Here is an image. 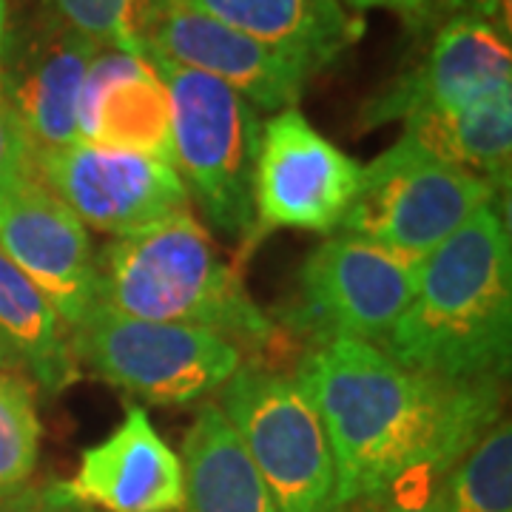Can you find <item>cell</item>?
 <instances>
[{
    "instance_id": "1",
    "label": "cell",
    "mask_w": 512,
    "mask_h": 512,
    "mask_svg": "<svg viewBox=\"0 0 512 512\" xmlns=\"http://www.w3.org/2000/svg\"><path fill=\"white\" fill-rule=\"evenodd\" d=\"M296 376L328 430L339 512L416 478H444L504 402V382H441L356 339L308 348Z\"/></svg>"
},
{
    "instance_id": "2",
    "label": "cell",
    "mask_w": 512,
    "mask_h": 512,
    "mask_svg": "<svg viewBox=\"0 0 512 512\" xmlns=\"http://www.w3.org/2000/svg\"><path fill=\"white\" fill-rule=\"evenodd\" d=\"M379 348L441 382H504L512 356V245L484 205L419 262L416 293Z\"/></svg>"
},
{
    "instance_id": "3",
    "label": "cell",
    "mask_w": 512,
    "mask_h": 512,
    "mask_svg": "<svg viewBox=\"0 0 512 512\" xmlns=\"http://www.w3.org/2000/svg\"><path fill=\"white\" fill-rule=\"evenodd\" d=\"M94 302L134 319L211 330L254 353L282 342V330L256 305L239 268L188 208L94 254Z\"/></svg>"
},
{
    "instance_id": "4",
    "label": "cell",
    "mask_w": 512,
    "mask_h": 512,
    "mask_svg": "<svg viewBox=\"0 0 512 512\" xmlns=\"http://www.w3.org/2000/svg\"><path fill=\"white\" fill-rule=\"evenodd\" d=\"M163 80L171 100L174 168L208 225L225 239L251 237L254 174L262 120L245 97L211 74L137 52Z\"/></svg>"
},
{
    "instance_id": "5",
    "label": "cell",
    "mask_w": 512,
    "mask_h": 512,
    "mask_svg": "<svg viewBox=\"0 0 512 512\" xmlns=\"http://www.w3.org/2000/svg\"><path fill=\"white\" fill-rule=\"evenodd\" d=\"M217 407L242 441L279 512H339L328 430L296 373L242 365Z\"/></svg>"
},
{
    "instance_id": "6",
    "label": "cell",
    "mask_w": 512,
    "mask_h": 512,
    "mask_svg": "<svg viewBox=\"0 0 512 512\" xmlns=\"http://www.w3.org/2000/svg\"><path fill=\"white\" fill-rule=\"evenodd\" d=\"M77 365L148 404H191L217 393L245 350L220 333L134 319L94 302L69 330Z\"/></svg>"
},
{
    "instance_id": "7",
    "label": "cell",
    "mask_w": 512,
    "mask_h": 512,
    "mask_svg": "<svg viewBox=\"0 0 512 512\" xmlns=\"http://www.w3.org/2000/svg\"><path fill=\"white\" fill-rule=\"evenodd\" d=\"M498 194L501 188L490 180L441 163L402 137L365 165L339 234L367 239L419 262L484 205L498 200Z\"/></svg>"
},
{
    "instance_id": "8",
    "label": "cell",
    "mask_w": 512,
    "mask_h": 512,
    "mask_svg": "<svg viewBox=\"0 0 512 512\" xmlns=\"http://www.w3.org/2000/svg\"><path fill=\"white\" fill-rule=\"evenodd\" d=\"M419 262L367 239L336 234L302 262L291 299L271 319L311 348L336 339L379 348L416 293Z\"/></svg>"
},
{
    "instance_id": "9",
    "label": "cell",
    "mask_w": 512,
    "mask_h": 512,
    "mask_svg": "<svg viewBox=\"0 0 512 512\" xmlns=\"http://www.w3.org/2000/svg\"><path fill=\"white\" fill-rule=\"evenodd\" d=\"M359 165L325 134L308 123L302 111H276L262 123V140L254 174V228L245 251L271 231L333 234L348 214L362 185Z\"/></svg>"
},
{
    "instance_id": "10",
    "label": "cell",
    "mask_w": 512,
    "mask_h": 512,
    "mask_svg": "<svg viewBox=\"0 0 512 512\" xmlns=\"http://www.w3.org/2000/svg\"><path fill=\"white\" fill-rule=\"evenodd\" d=\"M32 174L86 228L114 239L183 211L191 202L174 165L89 143L32 148Z\"/></svg>"
},
{
    "instance_id": "11",
    "label": "cell",
    "mask_w": 512,
    "mask_h": 512,
    "mask_svg": "<svg viewBox=\"0 0 512 512\" xmlns=\"http://www.w3.org/2000/svg\"><path fill=\"white\" fill-rule=\"evenodd\" d=\"M143 49L168 57L177 66L217 77L254 109L271 114L296 106L313 77L305 66L202 15L183 0H146L134 29V52Z\"/></svg>"
},
{
    "instance_id": "12",
    "label": "cell",
    "mask_w": 512,
    "mask_h": 512,
    "mask_svg": "<svg viewBox=\"0 0 512 512\" xmlns=\"http://www.w3.org/2000/svg\"><path fill=\"white\" fill-rule=\"evenodd\" d=\"M507 92H512L507 32L476 12H464L441 26L421 63L384 89L362 111V120L370 128L421 111H461Z\"/></svg>"
},
{
    "instance_id": "13",
    "label": "cell",
    "mask_w": 512,
    "mask_h": 512,
    "mask_svg": "<svg viewBox=\"0 0 512 512\" xmlns=\"http://www.w3.org/2000/svg\"><path fill=\"white\" fill-rule=\"evenodd\" d=\"M97 49L94 40L46 12L6 40L0 94L18 111L35 148L80 143V92Z\"/></svg>"
},
{
    "instance_id": "14",
    "label": "cell",
    "mask_w": 512,
    "mask_h": 512,
    "mask_svg": "<svg viewBox=\"0 0 512 512\" xmlns=\"http://www.w3.org/2000/svg\"><path fill=\"white\" fill-rule=\"evenodd\" d=\"M0 251L18 265L72 330L94 305V254L86 225L29 174L0 208Z\"/></svg>"
},
{
    "instance_id": "15",
    "label": "cell",
    "mask_w": 512,
    "mask_h": 512,
    "mask_svg": "<svg viewBox=\"0 0 512 512\" xmlns=\"http://www.w3.org/2000/svg\"><path fill=\"white\" fill-rule=\"evenodd\" d=\"M55 493L106 512H180L183 461L154 430L143 407H128L111 436L83 450L72 481Z\"/></svg>"
},
{
    "instance_id": "16",
    "label": "cell",
    "mask_w": 512,
    "mask_h": 512,
    "mask_svg": "<svg viewBox=\"0 0 512 512\" xmlns=\"http://www.w3.org/2000/svg\"><path fill=\"white\" fill-rule=\"evenodd\" d=\"M77 123L80 143L174 165L171 100L157 72L134 52L97 49L83 80Z\"/></svg>"
},
{
    "instance_id": "17",
    "label": "cell",
    "mask_w": 512,
    "mask_h": 512,
    "mask_svg": "<svg viewBox=\"0 0 512 512\" xmlns=\"http://www.w3.org/2000/svg\"><path fill=\"white\" fill-rule=\"evenodd\" d=\"M208 18L254 37L276 55L325 72L362 37L365 23L339 0H183Z\"/></svg>"
},
{
    "instance_id": "18",
    "label": "cell",
    "mask_w": 512,
    "mask_h": 512,
    "mask_svg": "<svg viewBox=\"0 0 512 512\" xmlns=\"http://www.w3.org/2000/svg\"><path fill=\"white\" fill-rule=\"evenodd\" d=\"M180 512H279L234 427L214 402L202 404L183 441Z\"/></svg>"
},
{
    "instance_id": "19",
    "label": "cell",
    "mask_w": 512,
    "mask_h": 512,
    "mask_svg": "<svg viewBox=\"0 0 512 512\" xmlns=\"http://www.w3.org/2000/svg\"><path fill=\"white\" fill-rule=\"evenodd\" d=\"M441 163L464 168L498 188L510 183L512 92L461 111H421L404 120V134Z\"/></svg>"
},
{
    "instance_id": "20",
    "label": "cell",
    "mask_w": 512,
    "mask_h": 512,
    "mask_svg": "<svg viewBox=\"0 0 512 512\" xmlns=\"http://www.w3.org/2000/svg\"><path fill=\"white\" fill-rule=\"evenodd\" d=\"M0 339L40 390L57 396L77 379L69 330L52 302L0 251Z\"/></svg>"
},
{
    "instance_id": "21",
    "label": "cell",
    "mask_w": 512,
    "mask_h": 512,
    "mask_svg": "<svg viewBox=\"0 0 512 512\" xmlns=\"http://www.w3.org/2000/svg\"><path fill=\"white\" fill-rule=\"evenodd\" d=\"M444 512H512V427L498 419L441 478Z\"/></svg>"
},
{
    "instance_id": "22",
    "label": "cell",
    "mask_w": 512,
    "mask_h": 512,
    "mask_svg": "<svg viewBox=\"0 0 512 512\" xmlns=\"http://www.w3.org/2000/svg\"><path fill=\"white\" fill-rule=\"evenodd\" d=\"M40 433L32 382L0 367V493L18 490L35 473Z\"/></svg>"
},
{
    "instance_id": "23",
    "label": "cell",
    "mask_w": 512,
    "mask_h": 512,
    "mask_svg": "<svg viewBox=\"0 0 512 512\" xmlns=\"http://www.w3.org/2000/svg\"><path fill=\"white\" fill-rule=\"evenodd\" d=\"M43 12L97 46L134 52V26L146 0H40ZM137 55V52H134Z\"/></svg>"
},
{
    "instance_id": "24",
    "label": "cell",
    "mask_w": 512,
    "mask_h": 512,
    "mask_svg": "<svg viewBox=\"0 0 512 512\" xmlns=\"http://www.w3.org/2000/svg\"><path fill=\"white\" fill-rule=\"evenodd\" d=\"M32 148L18 111L0 94V208L32 174Z\"/></svg>"
},
{
    "instance_id": "25",
    "label": "cell",
    "mask_w": 512,
    "mask_h": 512,
    "mask_svg": "<svg viewBox=\"0 0 512 512\" xmlns=\"http://www.w3.org/2000/svg\"><path fill=\"white\" fill-rule=\"evenodd\" d=\"M376 512H444L441 478H416L387 495V504Z\"/></svg>"
},
{
    "instance_id": "26",
    "label": "cell",
    "mask_w": 512,
    "mask_h": 512,
    "mask_svg": "<svg viewBox=\"0 0 512 512\" xmlns=\"http://www.w3.org/2000/svg\"><path fill=\"white\" fill-rule=\"evenodd\" d=\"M353 9H393L402 15H416L424 9V0H345Z\"/></svg>"
},
{
    "instance_id": "27",
    "label": "cell",
    "mask_w": 512,
    "mask_h": 512,
    "mask_svg": "<svg viewBox=\"0 0 512 512\" xmlns=\"http://www.w3.org/2000/svg\"><path fill=\"white\" fill-rule=\"evenodd\" d=\"M6 40H9V0H0V72H3Z\"/></svg>"
},
{
    "instance_id": "28",
    "label": "cell",
    "mask_w": 512,
    "mask_h": 512,
    "mask_svg": "<svg viewBox=\"0 0 512 512\" xmlns=\"http://www.w3.org/2000/svg\"><path fill=\"white\" fill-rule=\"evenodd\" d=\"M478 3V12L476 15H481V18H487V20H493L498 12H501V3L504 0H476Z\"/></svg>"
},
{
    "instance_id": "29",
    "label": "cell",
    "mask_w": 512,
    "mask_h": 512,
    "mask_svg": "<svg viewBox=\"0 0 512 512\" xmlns=\"http://www.w3.org/2000/svg\"><path fill=\"white\" fill-rule=\"evenodd\" d=\"M0 367H3V370H18L20 373V362L15 359V353L9 350V345H6L3 339H0Z\"/></svg>"
},
{
    "instance_id": "30",
    "label": "cell",
    "mask_w": 512,
    "mask_h": 512,
    "mask_svg": "<svg viewBox=\"0 0 512 512\" xmlns=\"http://www.w3.org/2000/svg\"><path fill=\"white\" fill-rule=\"evenodd\" d=\"M69 507V501H63L60 495L52 493V501H49V510L46 507H37V510H18V512H63Z\"/></svg>"
}]
</instances>
